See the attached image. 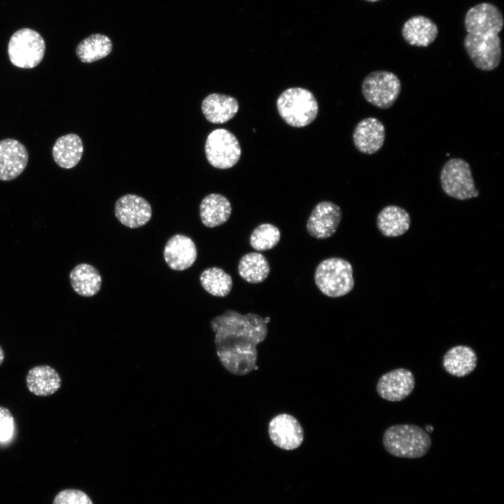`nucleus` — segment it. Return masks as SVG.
Returning <instances> with one entry per match:
<instances>
[{
	"mask_svg": "<svg viewBox=\"0 0 504 504\" xmlns=\"http://www.w3.org/2000/svg\"><path fill=\"white\" fill-rule=\"evenodd\" d=\"M267 324L258 314H242L232 309L211 320L216 354L228 372L243 376L256 368L257 346L267 335Z\"/></svg>",
	"mask_w": 504,
	"mask_h": 504,
	"instance_id": "1",
	"label": "nucleus"
},
{
	"mask_svg": "<svg viewBox=\"0 0 504 504\" xmlns=\"http://www.w3.org/2000/svg\"><path fill=\"white\" fill-rule=\"evenodd\" d=\"M384 449L400 458H417L427 454L431 446L429 434L413 424H398L388 427L382 439Z\"/></svg>",
	"mask_w": 504,
	"mask_h": 504,
	"instance_id": "2",
	"label": "nucleus"
},
{
	"mask_svg": "<svg viewBox=\"0 0 504 504\" xmlns=\"http://www.w3.org/2000/svg\"><path fill=\"white\" fill-rule=\"evenodd\" d=\"M279 114L289 125L302 127L309 125L317 116L318 106L313 93L302 88H290L278 97Z\"/></svg>",
	"mask_w": 504,
	"mask_h": 504,
	"instance_id": "3",
	"label": "nucleus"
},
{
	"mask_svg": "<svg viewBox=\"0 0 504 504\" xmlns=\"http://www.w3.org/2000/svg\"><path fill=\"white\" fill-rule=\"evenodd\" d=\"M314 281L325 295L330 298L344 296L354 287L352 265L342 258L325 259L316 267Z\"/></svg>",
	"mask_w": 504,
	"mask_h": 504,
	"instance_id": "4",
	"label": "nucleus"
},
{
	"mask_svg": "<svg viewBox=\"0 0 504 504\" xmlns=\"http://www.w3.org/2000/svg\"><path fill=\"white\" fill-rule=\"evenodd\" d=\"M46 50L45 41L35 30L22 28L10 37L8 53L11 63L19 68L32 69L42 61Z\"/></svg>",
	"mask_w": 504,
	"mask_h": 504,
	"instance_id": "5",
	"label": "nucleus"
},
{
	"mask_svg": "<svg viewBox=\"0 0 504 504\" xmlns=\"http://www.w3.org/2000/svg\"><path fill=\"white\" fill-rule=\"evenodd\" d=\"M440 178L442 190L452 198L466 200L479 196L470 165L463 159L451 158L447 161Z\"/></svg>",
	"mask_w": 504,
	"mask_h": 504,
	"instance_id": "6",
	"label": "nucleus"
},
{
	"mask_svg": "<svg viewBox=\"0 0 504 504\" xmlns=\"http://www.w3.org/2000/svg\"><path fill=\"white\" fill-rule=\"evenodd\" d=\"M362 93L368 102L382 109L393 105L401 91L398 77L388 71H375L370 73L363 80Z\"/></svg>",
	"mask_w": 504,
	"mask_h": 504,
	"instance_id": "7",
	"label": "nucleus"
},
{
	"mask_svg": "<svg viewBox=\"0 0 504 504\" xmlns=\"http://www.w3.org/2000/svg\"><path fill=\"white\" fill-rule=\"evenodd\" d=\"M206 159L211 165L225 169L234 166L239 161L241 150L237 137L223 128L213 130L205 143Z\"/></svg>",
	"mask_w": 504,
	"mask_h": 504,
	"instance_id": "8",
	"label": "nucleus"
},
{
	"mask_svg": "<svg viewBox=\"0 0 504 504\" xmlns=\"http://www.w3.org/2000/svg\"><path fill=\"white\" fill-rule=\"evenodd\" d=\"M464 48L474 65L482 71H491L500 64L502 57L501 41L498 34H468Z\"/></svg>",
	"mask_w": 504,
	"mask_h": 504,
	"instance_id": "9",
	"label": "nucleus"
},
{
	"mask_svg": "<svg viewBox=\"0 0 504 504\" xmlns=\"http://www.w3.org/2000/svg\"><path fill=\"white\" fill-rule=\"evenodd\" d=\"M342 218L340 206L330 201L320 202L314 207L307 219V232L318 239H328L336 232Z\"/></svg>",
	"mask_w": 504,
	"mask_h": 504,
	"instance_id": "10",
	"label": "nucleus"
},
{
	"mask_svg": "<svg viewBox=\"0 0 504 504\" xmlns=\"http://www.w3.org/2000/svg\"><path fill=\"white\" fill-rule=\"evenodd\" d=\"M503 16L493 4L484 2L470 8L466 13L464 24L468 34H498L503 27Z\"/></svg>",
	"mask_w": 504,
	"mask_h": 504,
	"instance_id": "11",
	"label": "nucleus"
},
{
	"mask_svg": "<svg viewBox=\"0 0 504 504\" xmlns=\"http://www.w3.org/2000/svg\"><path fill=\"white\" fill-rule=\"evenodd\" d=\"M272 442L285 450L298 448L304 440V430L298 420L291 414L282 413L273 417L268 425Z\"/></svg>",
	"mask_w": 504,
	"mask_h": 504,
	"instance_id": "12",
	"label": "nucleus"
},
{
	"mask_svg": "<svg viewBox=\"0 0 504 504\" xmlns=\"http://www.w3.org/2000/svg\"><path fill=\"white\" fill-rule=\"evenodd\" d=\"M152 207L144 197L127 194L120 197L114 206V214L124 226L134 229L147 224L152 217Z\"/></svg>",
	"mask_w": 504,
	"mask_h": 504,
	"instance_id": "13",
	"label": "nucleus"
},
{
	"mask_svg": "<svg viewBox=\"0 0 504 504\" xmlns=\"http://www.w3.org/2000/svg\"><path fill=\"white\" fill-rule=\"evenodd\" d=\"M414 386L413 373L405 368H397L380 377L376 390L382 398L391 402H399L412 393Z\"/></svg>",
	"mask_w": 504,
	"mask_h": 504,
	"instance_id": "14",
	"label": "nucleus"
},
{
	"mask_svg": "<svg viewBox=\"0 0 504 504\" xmlns=\"http://www.w3.org/2000/svg\"><path fill=\"white\" fill-rule=\"evenodd\" d=\"M197 257L194 241L183 234L172 236L164 244L163 258L168 267L175 271H183L190 267Z\"/></svg>",
	"mask_w": 504,
	"mask_h": 504,
	"instance_id": "15",
	"label": "nucleus"
},
{
	"mask_svg": "<svg viewBox=\"0 0 504 504\" xmlns=\"http://www.w3.org/2000/svg\"><path fill=\"white\" fill-rule=\"evenodd\" d=\"M29 160L25 146L16 139L0 141V180L8 181L19 176Z\"/></svg>",
	"mask_w": 504,
	"mask_h": 504,
	"instance_id": "16",
	"label": "nucleus"
},
{
	"mask_svg": "<svg viewBox=\"0 0 504 504\" xmlns=\"http://www.w3.org/2000/svg\"><path fill=\"white\" fill-rule=\"evenodd\" d=\"M385 140V127L376 118L368 117L356 125L353 132L354 146L362 153L371 155L379 151Z\"/></svg>",
	"mask_w": 504,
	"mask_h": 504,
	"instance_id": "17",
	"label": "nucleus"
},
{
	"mask_svg": "<svg viewBox=\"0 0 504 504\" xmlns=\"http://www.w3.org/2000/svg\"><path fill=\"white\" fill-rule=\"evenodd\" d=\"M27 389L37 396H49L55 393L62 386L59 372L48 365L31 368L26 375Z\"/></svg>",
	"mask_w": 504,
	"mask_h": 504,
	"instance_id": "18",
	"label": "nucleus"
},
{
	"mask_svg": "<svg viewBox=\"0 0 504 504\" xmlns=\"http://www.w3.org/2000/svg\"><path fill=\"white\" fill-rule=\"evenodd\" d=\"M199 210L202 224L207 227H215L227 221L232 213V206L224 195L211 193L203 198Z\"/></svg>",
	"mask_w": 504,
	"mask_h": 504,
	"instance_id": "19",
	"label": "nucleus"
},
{
	"mask_svg": "<svg viewBox=\"0 0 504 504\" xmlns=\"http://www.w3.org/2000/svg\"><path fill=\"white\" fill-rule=\"evenodd\" d=\"M239 110L237 100L231 96L212 93L202 103V111L206 119L212 123L221 124L232 119Z\"/></svg>",
	"mask_w": 504,
	"mask_h": 504,
	"instance_id": "20",
	"label": "nucleus"
},
{
	"mask_svg": "<svg viewBox=\"0 0 504 504\" xmlns=\"http://www.w3.org/2000/svg\"><path fill=\"white\" fill-rule=\"evenodd\" d=\"M477 357L473 349L465 345L450 348L443 356L442 367L449 374L463 377L477 367Z\"/></svg>",
	"mask_w": 504,
	"mask_h": 504,
	"instance_id": "21",
	"label": "nucleus"
},
{
	"mask_svg": "<svg viewBox=\"0 0 504 504\" xmlns=\"http://www.w3.org/2000/svg\"><path fill=\"white\" fill-rule=\"evenodd\" d=\"M376 223L384 236L397 237L410 229L411 218L405 209L396 205H388L378 214Z\"/></svg>",
	"mask_w": 504,
	"mask_h": 504,
	"instance_id": "22",
	"label": "nucleus"
},
{
	"mask_svg": "<svg viewBox=\"0 0 504 504\" xmlns=\"http://www.w3.org/2000/svg\"><path fill=\"white\" fill-rule=\"evenodd\" d=\"M438 33L437 25L428 18L416 15L407 20L402 29V35L411 46L426 47L433 43Z\"/></svg>",
	"mask_w": 504,
	"mask_h": 504,
	"instance_id": "23",
	"label": "nucleus"
},
{
	"mask_svg": "<svg viewBox=\"0 0 504 504\" xmlns=\"http://www.w3.org/2000/svg\"><path fill=\"white\" fill-rule=\"evenodd\" d=\"M71 286L82 297H92L102 288V278L96 267L88 263L76 265L69 274Z\"/></svg>",
	"mask_w": 504,
	"mask_h": 504,
	"instance_id": "24",
	"label": "nucleus"
},
{
	"mask_svg": "<svg viewBox=\"0 0 504 504\" xmlns=\"http://www.w3.org/2000/svg\"><path fill=\"white\" fill-rule=\"evenodd\" d=\"M83 152L81 139L76 134H68L58 138L52 147V157L56 164L64 169L74 167L80 160Z\"/></svg>",
	"mask_w": 504,
	"mask_h": 504,
	"instance_id": "25",
	"label": "nucleus"
},
{
	"mask_svg": "<svg viewBox=\"0 0 504 504\" xmlns=\"http://www.w3.org/2000/svg\"><path fill=\"white\" fill-rule=\"evenodd\" d=\"M268 260L262 253L250 252L244 255L238 263L239 276L250 284H260L270 274Z\"/></svg>",
	"mask_w": 504,
	"mask_h": 504,
	"instance_id": "26",
	"label": "nucleus"
},
{
	"mask_svg": "<svg viewBox=\"0 0 504 504\" xmlns=\"http://www.w3.org/2000/svg\"><path fill=\"white\" fill-rule=\"evenodd\" d=\"M111 39L100 34H92L80 41L76 47V53L84 63H91L101 59L112 50Z\"/></svg>",
	"mask_w": 504,
	"mask_h": 504,
	"instance_id": "27",
	"label": "nucleus"
},
{
	"mask_svg": "<svg viewBox=\"0 0 504 504\" xmlns=\"http://www.w3.org/2000/svg\"><path fill=\"white\" fill-rule=\"evenodd\" d=\"M200 281L208 293L220 298L227 296L233 286L231 276L218 267L205 269L200 276Z\"/></svg>",
	"mask_w": 504,
	"mask_h": 504,
	"instance_id": "28",
	"label": "nucleus"
},
{
	"mask_svg": "<svg viewBox=\"0 0 504 504\" xmlns=\"http://www.w3.org/2000/svg\"><path fill=\"white\" fill-rule=\"evenodd\" d=\"M281 239L280 230L272 223L258 225L251 232L249 238L251 246L257 251L273 248Z\"/></svg>",
	"mask_w": 504,
	"mask_h": 504,
	"instance_id": "29",
	"label": "nucleus"
},
{
	"mask_svg": "<svg viewBox=\"0 0 504 504\" xmlns=\"http://www.w3.org/2000/svg\"><path fill=\"white\" fill-rule=\"evenodd\" d=\"M52 504H93L85 492L78 489H64L59 492Z\"/></svg>",
	"mask_w": 504,
	"mask_h": 504,
	"instance_id": "30",
	"label": "nucleus"
},
{
	"mask_svg": "<svg viewBox=\"0 0 504 504\" xmlns=\"http://www.w3.org/2000/svg\"><path fill=\"white\" fill-rule=\"evenodd\" d=\"M14 419L10 410L0 406V441H6L12 435Z\"/></svg>",
	"mask_w": 504,
	"mask_h": 504,
	"instance_id": "31",
	"label": "nucleus"
},
{
	"mask_svg": "<svg viewBox=\"0 0 504 504\" xmlns=\"http://www.w3.org/2000/svg\"><path fill=\"white\" fill-rule=\"evenodd\" d=\"M5 358L4 351L0 345V365L2 364Z\"/></svg>",
	"mask_w": 504,
	"mask_h": 504,
	"instance_id": "32",
	"label": "nucleus"
},
{
	"mask_svg": "<svg viewBox=\"0 0 504 504\" xmlns=\"http://www.w3.org/2000/svg\"><path fill=\"white\" fill-rule=\"evenodd\" d=\"M433 430V428L432 426L428 425V426H426V431L427 433H428V432L432 433Z\"/></svg>",
	"mask_w": 504,
	"mask_h": 504,
	"instance_id": "33",
	"label": "nucleus"
},
{
	"mask_svg": "<svg viewBox=\"0 0 504 504\" xmlns=\"http://www.w3.org/2000/svg\"><path fill=\"white\" fill-rule=\"evenodd\" d=\"M365 1H370V2H374V1H377L379 0H365Z\"/></svg>",
	"mask_w": 504,
	"mask_h": 504,
	"instance_id": "34",
	"label": "nucleus"
}]
</instances>
